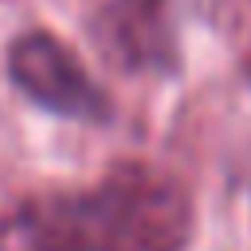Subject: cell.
<instances>
[{"label":"cell","instance_id":"1","mask_svg":"<svg viewBox=\"0 0 251 251\" xmlns=\"http://www.w3.org/2000/svg\"><path fill=\"white\" fill-rule=\"evenodd\" d=\"M192 227V196L173 173L122 161L86 192L20 204L0 224V251H184Z\"/></svg>","mask_w":251,"mask_h":251},{"label":"cell","instance_id":"2","mask_svg":"<svg viewBox=\"0 0 251 251\" xmlns=\"http://www.w3.org/2000/svg\"><path fill=\"white\" fill-rule=\"evenodd\" d=\"M12 82L51 114L75 122H106L110 98L78 63V55L51 31H24L8 47Z\"/></svg>","mask_w":251,"mask_h":251},{"label":"cell","instance_id":"3","mask_svg":"<svg viewBox=\"0 0 251 251\" xmlns=\"http://www.w3.org/2000/svg\"><path fill=\"white\" fill-rule=\"evenodd\" d=\"M86 24L114 67L133 75L173 67L169 0H90Z\"/></svg>","mask_w":251,"mask_h":251}]
</instances>
